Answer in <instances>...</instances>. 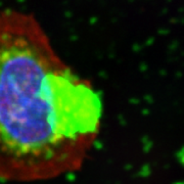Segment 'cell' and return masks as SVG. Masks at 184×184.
Returning <instances> with one entry per match:
<instances>
[{
	"label": "cell",
	"mask_w": 184,
	"mask_h": 184,
	"mask_svg": "<svg viewBox=\"0 0 184 184\" xmlns=\"http://www.w3.org/2000/svg\"><path fill=\"white\" fill-rule=\"evenodd\" d=\"M100 95L60 57L32 14L0 12V179L49 180L82 167Z\"/></svg>",
	"instance_id": "6da1fadb"
}]
</instances>
